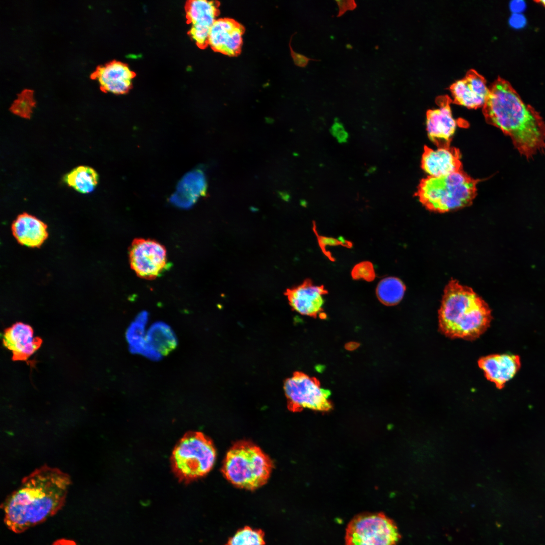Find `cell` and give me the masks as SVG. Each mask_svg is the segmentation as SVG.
Here are the masks:
<instances>
[{"mask_svg":"<svg viewBox=\"0 0 545 545\" xmlns=\"http://www.w3.org/2000/svg\"><path fill=\"white\" fill-rule=\"evenodd\" d=\"M451 101L447 95L439 96L437 99L438 107L429 110L426 113L428 137L437 146L450 145L458 125V121L454 118L451 111Z\"/></svg>","mask_w":545,"mask_h":545,"instance_id":"30bf717a","label":"cell"},{"mask_svg":"<svg viewBox=\"0 0 545 545\" xmlns=\"http://www.w3.org/2000/svg\"><path fill=\"white\" fill-rule=\"evenodd\" d=\"M450 89L453 102L468 108L483 106L489 91L485 78L473 69L469 70L463 78L453 83Z\"/></svg>","mask_w":545,"mask_h":545,"instance_id":"7c38bea8","label":"cell"},{"mask_svg":"<svg viewBox=\"0 0 545 545\" xmlns=\"http://www.w3.org/2000/svg\"><path fill=\"white\" fill-rule=\"evenodd\" d=\"M491 311L471 288L451 280L445 287L439 310L441 332L452 339L472 341L489 326Z\"/></svg>","mask_w":545,"mask_h":545,"instance_id":"3957f363","label":"cell"},{"mask_svg":"<svg viewBox=\"0 0 545 545\" xmlns=\"http://www.w3.org/2000/svg\"><path fill=\"white\" fill-rule=\"evenodd\" d=\"M287 407L292 412H300L304 408L328 411L332 408L329 400L330 391L320 387L315 377L300 372H294L284 383Z\"/></svg>","mask_w":545,"mask_h":545,"instance_id":"ba28073f","label":"cell"},{"mask_svg":"<svg viewBox=\"0 0 545 545\" xmlns=\"http://www.w3.org/2000/svg\"><path fill=\"white\" fill-rule=\"evenodd\" d=\"M477 183L461 170L422 179L415 195L428 210L444 213L470 205L476 196Z\"/></svg>","mask_w":545,"mask_h":545,"instance_id":"277c9868","label":"cell"},{"mask_svg":"<svg viewBox=\"0 0 545 545\" xmlns=\"http://www.w3.org/2000/svg\"><path fill=\"white\" fill-rule=\"evenodd\" d=\"M354 279H363L367 281H372L375 274L372 263L368 261H364L356 264L351 272Z\"/></svg>","mask_w":545,"mask_h":545,"instance_id":"4316f807","label":"cell"},{"mask_svg":"<svg viewBox=\"0 0 545 545\" xmlns=\"http://www.w3.org/2000/svg\"><path fill=\"white\" fill-rule=\"evenodd\" d=\"M401 538L394 521L384 513H362L348 523L345 545H396Z\"/></svg>","mask_w":545,"mask_h":545,"instance_id":"52a82bcc","label":"cell"},{"mask_svg":"<svg viewBox=\"0 0 545 545\" xmlns=\"http://www.w3.org/2000/svg\"><path fill=\"white\" fill-rule=\"evenodd\" d=\"M482 112L486 121L512 140L519 152L530 159L545 150V122L525 103L511 84L498 77L489 88Z\"/></svg>","mask_w":545,"mask_h":545,"instance_id":"7a4b0ae2","label":"cell"},{"mask_svg":"<svg viewBox=\"0 0 545 545\" xmlns=\"http://www.w3.org/2000/svg\"><path fill=\"white\" fill-rule=\"evenodd\" d=\"M525 19L523 16L515 14L512 15L510 19V24L514 27H521L524 25Z\"/></svg>","mask_w":545,"mask_h":545,"instance_id":"f546056e","label":"cell"},{"mask_svg":"<svg viewBox=\"0 0 545 545\" xmlns=\"http://www.w3.org/2000/svg\"><path fill=\"white\" fill-rule=\"evenodd\" d=\"M534 2L535 3H538V4H540V5H541L542 6H543L545 8V0L535 1Z\"/></svg>","mask_w":545,"mask_h":545,"instance_id":"836d02e7","label":"cell"},{"mask_svg":"<svg viewBox=\"0 0 545 545\" xmlns=\"http://www.w3.org/2000/svg\"><path fill=\"white\" fill-rule=\"evenodd\" d=\"M177 337L171 328L161 321L152 324L146 333L142 355L153 361L160 360L177 346Z\"/></svg>","mask_w":545,"mask_h":545,"instance_id":"d6986e66","label":"cell"},{"mask_svg":"<svg viewBox=\"0 0 545 545\" xmlns=\"http://www.w3.org/2000/svg\"><path fill=\"white\" fill-rule=\"evenodd\" d=\"M215 457L216 451L209 438L200 431H189L174 447L172 469L179 481L189 483L207 474Z\"/></svg>","mask_w":545,"mask_h":545,"instance_id":"8992f818","label":"cell"},{"mask_svg":"<svg viewBox=\"0 0 545 545\" xmlns=\"http://www.w3.org/2000/svg\"><path fill=\"white\" fill-rule=\"evenodd\" d=\"M332 134L337 138L340 142H345L348 138L347 132L345 131L343 125L338 122H335L331 128Z\"/></svg>","mask_w":545,"mask_h":545,"instance_id":"83f0119b","label":"cell"},{"mask_svg":"<svg viewBox=\"0 0 545 545\" xmlns=\"http://www.w3.org/2000/svg\"><path fill=\"white\" fill-rule=\"evenodd\" d=\"M342 242H340L333 238H329L324 237H320L319 243L321 246H325V245H337L340 244Z\"/></svg>","mask_w":545,"mask_h":545,"instance_id":"1f68e13d","label":"cell"},{"mask_svg":"<svg viewBox=\"0 0 545 545\" xmlns=\"http://www.w3.org/2000/svg\"><path fill=\"white\" fill-rule=\"evenodd\" d=\"M98 179V174L93 168L80 166L66 174L63 180L67 185L77 192L87 194L92 192L96 188Z\"/></svg>","mask_w":545,"mask_h":545,"instance_id":"7402d4cb","label":"cell"},{"mask_svg":"<svg viewBox=\"0 0 545 545\" xmlns=\"http://www.w3.org/2000/svg\"><path fill=\"white\" fill-rule=\"evenodd\" d=\"M148 320V313L141 312L129 325L126 333L130 352L142 355L146 344L145 326Z\"/></svg>","mask_w":545,"mask_h":545,"instance_id":"603a6c76","label":"cell"},{"mask_svg":"<svg viewBox=\"0 0 545 545\" xmlns=\"http://www.w3.org/2000/svg\"><path fill=\"white\" fill-rule=\"evenodd\" d=\"M328 293L323 286H317L309 279L288 288L285 292L291 307L296 312L315 317L322 310L323 296Z\"/></svg>","mask_w":545,"mask_h":545,"instance_id":"5bb4252c","label":"cell"},{"mask_svg":"<svg viewBox=\"0 0 545 545\" xmlns=\"http://www.w3.org/2000/svg\"><path fill=\"white\" fill-rule=\"evenodd\" d=\"M129 256L131 268L142 279H155L169 266L165 247L153 239H135L129 247Z\"/></svg>","mask_w":545,"mask_h":545,"instance_id":"9c48e42d","label":"cell"},{"mask_svg":"<svg viewBox=\"0 0 545 545\" xmlns=\"http://www.w3.org/2000/svg\"><path fill=\"white\" fill-rule=\"evenodd\" d=\"M406 287L398 278L388 277L378 284L376 294L379 300L388 306L398 304L403 298Z\"/></svg>","mask_w":545,"mask_h":545,"instance_id":"cb8c5ba5","label":"cell"},{"mask_svg":"<svg viewBox=\"0 0 545 545\" xmlns=\"http://www.w3.org/2000/svg\"><path fill=\"white\" fill-rule=\"evenodd\" d=\"M12 231L19 244L30 248L40 247L48 237L46 225L25 212L18 215L14 221Z\"/></svg>","mask_w":545,"mask_h":545,"instance_id":"ffe728a7","label":"cell"},{"mask_svg":"<svg viewBox=\"0 0 545 545\" xmlns=\"http://www.w3.org/2000/svg\"><path fill=\"white\" fill-rule=\"evenodd\" d=\"M206 189V181L204 173L199 170L192 171L186 174L179 182L170 201L179 207L188 208L205 193Z\"/></svg>","mask_w":545,"mask_h":545,"instance_id":"44dd1931","label":"cell"},{"mask_svg":"<svg viewBox=\"0 0 545 545\" xmlns=\"http://www.w3.org/2000/svg\"><path fill=\"white\" fill-rule=\"evenodd\" d=\"M32 93L28 90L22 92L14 101L10 110L12 113L25 119H29L35 106Z\"/></svg>","mask_w":545,"mask_h":545,"instance_id":"484cf974","label":"cell"},{"mask_svg":"<svg viewBox=\"0 0 545 545\" xmlns=\"http://www.w3.org/2000/svg\"><path fill=\"white\" fill-rule=\"evenodd\" d=\"M339 7L337 17H341L347 11H352L356 9L357 4L354 1H336Z\"/></svg>","mask_w":545,"mask_h":545,"instance_id":"f1b7e54d","label":"cell"},{"mask_svg":"<svg viewBox=\"0 0 545 545\" xmlns=\"http://www.w3.org/2000/svg\"><path fill=\"white\" fill-rule=\"evenodd\" d=\"M272 468L271 460L260 448L243 441L235 443L227 452L222 472L235 486L254 490L266 483Z\"/></svg>","mask_w":545,"mask_h":545,"instance_id":"5b68a950","label":"cell"},{"mask_svg":"<svg viewBox=\"0 0 545 545\" xmlns=\"http://www.w3.org/2000/svg\"><path fill=\"white\" fill-rule=\"evenodd\" d=\"M217 4L213 1L192 0L186 5V15L191 25L189 35L200 47L208 44L210 28L216 20Z\"/></svg>","mask_w":545,"mask_h":545,"instance_id":"8fae6325","label":"cell"},{"mask_svg":"<svg viewBox=\"0 0 545 545\" xmlns=\"http://www.w3.org/2000/svg\"><path fill=\"white\" fill-rule=\"evenodd\" d=\"M71 483L59 469L44 465L22 479L3 505L4 522L20 533L55 515L64 505Z\"/></svg>","mask_w":545,"mask_h":545,"instance_id":"6da1fadb","label":"cell"},{"mask_svg":"<svg viewBox=\"0 0 545 545\" xmlns=\"http://www.w3.org/2000/svg\"><path fill=\"white\" fill-rule=\"evenodd\" d=\"M52 545H77V544L72 540L62 538L56 540Z\"/></svg>","mask_w":545,"mask_h":545,"instance_id":"d6a6232c","label":"cell"},{"mask_svg":"<svg viewBox=\"0 0 545 545\" xmlns=\"http://www.w3.org/2000/svg\"><path fill=\"white\" fill-rule=\"evenodd\" d=\"M134 77V73L127 65L116 61L98 67L91 75L101 90L115 94L127 92Z\"/></svg>","mask_w":545,"mask_h":545,"instance_id":"e0dca14e","label":"cell"},{"mask_svg":"<svg viewBox=\"0 0 545 545\" xmlns=\"http://www.w3.org/2000/svg\"><path fill=\"white\" fill-rule=\"evenodd\" d=\"M478 364L486 379L502 389L517 373L521 366L519 356L510 354H493L480 358Z\"/></svg>","mask_w":545,"mask_h":545,"instance_id":"ac0fdd59","label":"cell"},{"mask_svg":"<svg viewBox=\"0 0 545 545\" xmlns=\"http://www.w3.org/2000/svg\"><path fill=\"white\" fill-rule=\"evenodd\" d=\"M510 6L512 11L517 14L524 9L525 3L523 1H512L510 3Z\"/></svg>","mask_w":545,"mask_h":545,"instance_id":"4dcf8cb0","label":"cell"},{"mask_svg":"<svg viewBox=\"0 0 545 545\" xmlns=\"http://www.w3.org/2000/svg\"><path fill=\"white\" fill-rule=\"evenodd\" d=\"M264 533L261 530L245 526L239 529L226 545H264Z\"/></svg>","mask_w":545,"mask_h":545,"instance_id":"d4e9b609","label":"cell"},{"mask_svg":"<svg viewBox=\"0 0 545 545\" xmlns=\"http://www.w3.org/2000/svg\"><path fill=\"white\" fill-rule=\"evenodd\" d=\"M437 147L424 146L421 166L428 176L441 177L462 170L459 149L450 145Z\"/></svg>","mask_w":545,"mask_h":545,"instance_id":"4fadbf2b","label":"cell"},{"mask_svg":"<svg viewBox=\"0 0 545 545\" xmlns=\"http://www.w3.org/2000/svg\"><path fill=\"white\" fill-rule=\"evenodd\" d=\"M243 33V28L235 21L216 19L210 28L208 44L216 51L234 56L241 49Z\"/></svg>","mask_w":545,"mask_h":545,"instance_id":"2e32d148","label":"cell"},{"mask_svg":"<svg viewBox=\"0 0 545 545\" xmlns=\"http://www.w3.org/2000/svg\"><path fill=\"white\" fill-rule=\"evenodd\" d=\"M4 345L12 353L14 361H26L40 347L42 340L34 337L31 326L21 322L7 328L3 335Z\"/></svg>","mask_w":545,"mask_h":545,"instance_id":"9a60e30c","label":"cell"}]
</instances>
